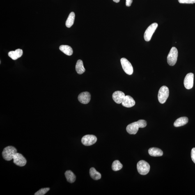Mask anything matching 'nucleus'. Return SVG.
<instances>
[{"mask_svg": "<svg viewBox=\"0 0 195 195\" xmlns=\"http://www.w3.org/2000/svg\"><path fill=\"white\" fill-rule=\"evenodd\" d=\"M147 125V122L144 120H140L137 122L129 124L126 128L128 133L130 134H135L137 133L139 129L144 128Z\"/></svg>", "mask_w": 195, "mask_h": 195, "instance_id": "obj_1", "label": "nucleus"}, {"mask_svg": "<svg viewBox=\"0 0 195 195\" xmlns=\"http://www.w3.org/2000/svg\"><path fill=\"white\" fill-rule=\"evenodd\" d=\"M17 153V150L15 147L8 146L5 148L2 152V156L5 160L10 161L13 159L14 155Z\"/></svg>", "mask_w": 195, "mask_h": 195, "instance_id": "obj_2", "label": "nucleus"}, {"mask_svg": "<svg viewBox=\"0 0 195 195\" xmlns=\"http://www.w3.org/2000/svg\"><path fill=\"white\" fill-rule=\"evenodd\" d=\"M178 56V50L175 47H172L167 57L168 64L170 66H174L176 63Z\"/></svg>", "mask_w": 195, "mask_h": 195, "instance_id": "obj_3", "label": "nucleus"}, {"mask_svg": "<svg viewBox=\"0 0 195 195\" xmlns=\"http://www.w3.org/2000/svg\"><path fill=\"white\" fill-rule=\"evenodd\" d=\"M169 95V90L167 86L161 87L158 94V100L161 104H164L167 100Z\"/></svg>", "mask_w": 195, "mask_h": 195, "instance_id": "obj_4", "label": "nucleus"}, {"mask_svg": "<svg viewBox=\"0 0 195 195\" xmlns=\"http://www.w3.org/2000/svg\"><path fill=\"white\" fill-rule=\"evenodd\" d=\"M137 169L140 174L146 175L149 172L150 166L146 161L142 160L137 163Z\"/></svg>", "mask_w": 195, "mask_h": 195, "instance_id": "obj_5", "label": "nucleus"}, {"mask_svg": "<svg viewBox=\"0 0 195 195\" xmlns=\"http://www.w3.org/2000/svg\"><path fill=\"white\" fill-rule=\"evenodd\" d=\"M158 26V24L155 22L154 23L148 26L144 33V38L145 41L147 42L150 41L152 35L155 32Z\"/></svg>", "mask_w": 195, "mask_h": 195, "instance_id": "obj_6", "label": "nucleus"}, {"mask_svg": "<svg viewBox=\"0 0 195 195\" xmlns=\"http://www.w3.org/2000/svg\"><path fill=\"white\" fill-rule=\"evenodd\" d=\"M120 62L122 68L125 73L128 75H132L134 72V69L130 62L125 58H122Z\"/></svg>", "mask_w": 195, "mask_h": 195, "instance_id": "obj_7", "label": "nucleus"}, {"mask_svg": "<svg viewBox=\"0 0 195 195\" xmlns=\"http://www.w3.org/2000/svg\"><path fill=\"white\" fill-rule=\"evenodd\" d=\"M96 136L93 135H86L82 138L81 142L86 146H90L94 144L97 141Z\"/></svg>", "mask_w": 195, "mask_h": 195, "instance_id": "obj_8", "label": "nucleus"}, {"mask_svg": "<svg viewBox=\"0 0 195 195\" xmlns=\"http://www.w3.org/2000/svg\"><path fill=\"white\" fill-rule=\"evenodd\" d=\"M194 74L190 73L186 76L184 80V86L187 89L192 88L194 84Z\"/></svg>", "mask_w": 195, "mask_h": 195, "instance_id": "obj_9", "label": "nucleus"}, {"mask_svg": "<svg viewBox=\"0 0 195 195\" xmlns=\"http://www.w3.org/2000/svg\"><path fill=\"white\" fill-rule=\"evenodd\" d=\"M14 163L17 166H23L26 165V160L22 154L20 153H16L14 155Z\"/></svg>", "mask_w": 195, "mask_h": 195, "instance_id": "obj_10", "label": "nucleus"}, {"mask_svg": "<svg viewBox=\"0 0 195 195\" xmlns=\"http://www.w3.org/2000/svg\"><path fill=\"white\" fill-rule=\"evenodd\" d=\"M79 101L83 104L88 103L91 100V95L88 92H84L81 93L78 98Z\"/></svg>", "mask_w": 195, "mask_h": 195, "instance_id": "obj_11", "label": "nucleus"}, {"mask_svg": "<svg viewBox=\"0 0 195 195\" xmlns=\"http://www.w3.org/2000/svg\"><path fill=\"white\" fill-rule=\"evenodd\" d=\"M125 96V94L123 92L117 91L114 92L112 94L113 100L117 104H121Z\"/></svg>", "mask_w": 195, "mask_h": 195, "instance_id": "obj_12", "label": "nucleus"}, {"mask_svg": "<svg viewBox=\"0 0 195 195\" xmlns=\"http://www.w3.org/2000/svg\"><path fill=\"white\" fill-rule=\"evenodd\" d=\"M136 102L134 98L130 96L129 95H126L124 98L122 104L124 107L127 108H130L135 105Z\"/></svg>", "mask_w": 195, "mask_h": 195, "instance_id": "obj_13", "label": "nucleus"}, {"mask_svg": "<svg viewBox=\"0 0 195 195\" xmlns=\"http://www.w3.org/2000/svg\"><path fill=\"white\" fill-rule=\"evenodd\" d=\"M23 51L22 50L17 49L15 51H10L8 55L10 58L13 60H16L22 56Z\"/></svg>", "mask_w": 195, "mask_h": 195, "instance_id": "obj_14", "label": "nucleus"}, {"mask_svg": "<svg viewBox=\"0 0 195 195\" xmlns=\"http://www.w3.org/2000/svg\"><path fill=\"white\" fill-rule=\"evenodd\" d=\"M188 118L186 117H182L177 119L174 123L175 127H178L184 126L187 124Z\"/></svg>", "mask_w": 195, "mask_h": 195, "instance_id": "obj_15", "label": "nucleus"}, {"mask_svg": "<svg viewBox=\"0 0 195 195\" xmlns=\"http://www.w3.org/2000/svg\"><path fill=\"white\" fill-rule=\"evenodd\" d=\"M148 152L149 155L152 157H160L163 155V152L159 148H152L148 150Z\"/></svg>", "mask_w": 195, "mask_h": 195, "instance_id": "obj_16", "label": "nucleus"}, {"mask_svg": "<svg viewBox=\"0 0 195 195\" xmlns=\"http://www.w3.org/2000/svg\"><path fill=\"white\" fill-rule=\"evenodd\" d=\"M60 50L68 56H71L73 53L72 47L68 45H62L59 47Z\"/></svg>", "mask_w": 195, "mask_h": 195, "instance_id": "obj_17", "label": "nucleus"}, {"mask_svg": "<svg viewBox=\"0 0 195 195\" xmlns=\"http://www.w3.org/2000/svg\"><path fill=\"white\" fill-rule=\"evenodd\" d=\"M76 70L77 74H83L86 71L82 60H79L77 61L76 65Z\"/></svg>", "mask_w": 195, "mask_h": 195, "instance_id": "obj_18", "label": "nucleus"}, {"mask_svg": "<svg viewBox=\"0 0 195 195\" xmlns=\"http://www.w3.org/2000/svg\"><path fill=\"white\" fill-rule=\"evenodd\" d=\"M65 175L67 180L68 182L72 183L75 182L76 179V176L72 171L68 170L65 172Z\"/></svg>", "mask_w": 195, "mask_h": 195, "instance_id": "obj_19", "label": "nucleus"}, {"mask_svg": "<svg viewBox=\"0 0 195 195\" xmlns=\"http://www.w3.org/2000/svg\"><path fill=\"white\" fill-rule=\"evenodd\" d=\"M90 175L91 178L94 180H98L101 178L100 173L96 171L95 168L92 167L90 170Z\"/></svg>", "mask_w": 195, "mask_h": 195, "instance_id": "obj_20", "label": "nucleus"}, {"mask_svg": "<svg viewBox=\"0 0 195 195\" xmlns=\"http://www.w3.org/2000/svg\"><path fill=\"white\" fill-rule=\"evenodd\" d=\"M75 15L74 12H71L69 15L66 21V26L67 28H70L74 24Z\"/></svg>", "mask_w": 195, "mask_h": 195, "instance_id": "obj_21", "label": "nucleus"}, {"mask_svg": "<svg viewBox=\"0 0 195 195\" xmlns=\"http://www.w3.org/2000/svg\"><path fill=\"white\" fill-rule=\"evenodd\" d=\"M123 168V165L121 164L119 161L116 160L113 162L112 166V168L113 171H116L121 170Z\"/></svg>", "mask_w": 195, "mask_h": 195, "instance_id": "obj_22", "label": "nucleus"}, {"mask_svg": "<svg viewBox=\"0 0 195 195\" xmlns=\"http://www.w3.org/2000/svg\"><path fill=\"white\" fill-rule=\"evenodd\" d=\"M49 188H45L39 190L36 193H35V195H44L46 193L50 190Z\"/></svg>", "mask_w": 195, "mask_h": 195, "instance_id": "obj_23", "label": "nucleus"}, {"mask_svg": "<svg viewBox=\"0 0 195 195\" xmlns=\"http://www.w3.org/2000/svg\"><path fill=\"white\" fill-rule=\"evenodd\" d=\"M180 3L185 4H194L195 3V0H178Z\"/></svg>", "mask_w": 195, "mask_h": 195, "instance_id": "obj_24", "label": "nucleus"}, {"mask_svg": "<svg viewBox=\"0 0 195 195\" xmlns=\"http://www.w3.org/2000/svg\"><path fill=\"white\" fill-rule=\"evenodd\" d=\"M191 159L195 164V148H193L191 150Z\"/></svg>", "mask_w": 195, "mask_h": 195, "instance_id": "obj_25", "label": "nucleus"}, {"mask_svg": "<svg viewBox=\"0 0 195 195\" xmlns=\"http://www.w3.org/2000/svg\"><path fill=\"white\" fill-rule=\"evenodd\" d=\"M132 2L133 0H126V5L127 7H130Z\"/></svg>", "mask_w": 195, "mask_h": 195, "instance_id": "obj_26", "label": "nucleus"}, {"mask_svg": "<svg viewBox=\"0 0 195 195\" xmlns=\"http://www.w3.org/2000/svg\"><path fill=\"white\" fill-rule=\"evenodd\" d=\"M113 1L115 3H118L119 2L120 0H113Z\"/></svg>", "mask_w": 195, "mask_h": 195, "instance_id": "obj_27", "label": "nucleus"}]
</instances>
